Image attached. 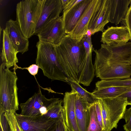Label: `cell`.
Returning <instances> with one entry per match:
<instances>
[{"mask_svg": "<svg viewBox=\"0 0 131 131\" xmlns=\"http://www.w3.org/2000/svg\"><path fill=\"white\" fill-rule=\"evenodd\" d=\"M36 46V64L42 70L44 75L52 81L67 83L68 80L59 62L55 45L39 40Z\"/></svg>", "mask_w": 131, "mask_h": 131, "instance_id": "cell-2", "label": "cell"}, {"mask_svg": "<svg viewBox=\"0 0 131 131\" xmlns=\"http://www.w3.org/2000/svg\"><path fill=\"white\" fill-rule=\"evenodd\" d=\"M56 99L46 98L42 94L39 88L38 92L35 93L26 102L20 104L21 110L20 114L28 116L44 115L48 112L49 106Z\"/></svg>", "mask_w": 131, "mask_h": 131, "instance_id": "cell-8", "label": "cell"}, {"mask_svg": "<svg viewBox=\"0 0 131 131\" xmlns=\"http://www.w3.org/2000/svg\"><path fill=\"white\" fill-rule=\"evenodd\" d=\"M82 0H70L67 4L63 9V12H65L73 7Z\"/></svg>", "mask_w": 131, "mask_h": 131, "instance_id": "cell-31", "label": "cell"}, {"mask_svg": "<svg viewBox=\"0 0 131 131\" xmlns=\"http://www.w3.org/2000/svg\"><path fill=\"white\" fill-rule=\"evenodd\" d=\"M91 0H82L62 15L65 32L70 34L74 29Z\"/></svg>", "mask_w": 131, "mask_h": 131, "instance_id": "cell-13", "label": "cell"}, {"mask_svg": "<svg viewBox=\"0 0 131 131\" xmlns=\"http://www.w3.org/2000/svg\"><path fill=\"white\" fill-rule=\"evenodd\" d=\"M93 51L95 59L122 65L131 66V42L115 46L102 44Z\"/></svg>", "mask_w": 131, "mask_h": 131, "instance_id": "cell-6", "label": "cell"}, {"mask_svg": "<svg viewBox=\"0 0 131 131\" xmlns=\"http://www.w3.org/2000/svg\"><path fill=\"white\" fill-rule=\"evenodd\" d=\"M39 68L38 66L36 64H33L26 68L30 74L35 76L37 74Z\"/></svg>", "mask_w": 131, "mask_h": 131, "instance_id": "cell-33", "label": "cell"}, {"mask_svg": "<svg viewBox=\"0 0 131 131\" xmlns=\"http://www.w3.org/2000/svg\"><path fill=\"white\" fill-rule=\"evenodd\" d=\"M62 10L61 0H44L34 35H37L49 23L59 17Z\"/></svg>", "mask_w": 131, "mask_h": 131, "instance_id": "cell-11", "label": "cell"}, {"mask_svg": "<svg viewBox=\"0 0 131 131\" xmlns=\"http://www.w3.org/2000/svg\"><path fill=\"white\" fill-rule=\"evenodd\" d=\"M44 0H25L16 5V21L24 37L28 39L35 32Z\"/></svg>", "mask_w": 131, "mask_h": 131, "instance_id": "cell-4", "label": "cell"}, {"mask_svg": "<svg viewBox=\"0 0 131 131\" xmlns=\"http://www.w3.org/2000/svg\"><path fill=\"white\" fill-rule=\"evenodd\" d=\"M131 89V87L112 86L96 89L92 93L97 99H104L118 97Z\"/></svg>", "mask_w": 131, "mask_h": 131, "instance_id": "cell-22", "label": "cell"}, {"mask_svg": "<svg viewBox=\"0 0 131 131\" xmlns=\"http://www.w3.org/2000/svg\"><path fill=\"white\" fill-rule=\"evenodd\" d=\"M70 86L72 89L75 91L79 95L88 103H94L97 99L92 93L83 88L79 84L74 81L68 80L67 83Z\"/></svg>", "mask_w": 131, "mask_h": 131, "instance_id": "cell-25", "label": "cell"}, {"mask_svg": "<svg viewBox=\"0 0 131 131\" xmlns=\"http://www.w3.org/2000/svg\"><path fill=\"white\" fill-rule=\"evenodd\" d=\"M70 0H61L62 9L65 7L67 4Z\"/></svg>", "mask_w": 131, "mask_h": 131, "instance_id": "cell-35", "label": "cell"}, {"mask_svg": "<svg viewBox=\"0 0 131 131\" xmlns=\"http://www.w3.org/2000/svg\"><path fill=\"white\" fill-rule=\"evenodd\" d=\"M128 28L130 35L131 40V2L125 19L122 22Z\"/></svg>", "mask_w": 131, "mask_h": 131, "instance_id": "cell-29", "label": "cell"}, {"mask_svg": "<svg viewBox=\"0 0 131 131\" xmlns=\"http://www.w3.org/2000/svg\"><path fill=\"white\" fill-rule=\"evenodd\" d=\"M63 122L66 131H71V130L65 124L64 121V120Z\"/></svg>", "mask_w": 131, "mask_h": 131, "instance_id": "cell-37", "label": "cell"}, {"mask_svg": "<svg viewBox=\"0 0 131 131\" xmlns=\"http://www.w3.org/2000/svg\"><path fill=\"white\" fill-rule=\"evenodd\" d=\"M90 104L77 93L75 101V112L79 131H87L90 120Z\"/></svg>", "mask_w": 131, "mask_h": 131, "instance_id": "cell-18", "label": "cell"}, {"mask_svg": "<svg viewBox=\"0 0 131 131\" xmlns=\"http://www.w3.org/2000/svg\"><path fill=\"white\" fill-rule=\"evenodd\" d=\"M120 96L126 98L128 105L131 106V89Z\"/></svg>", "mask_w": 131, "mask_h": 131, "instance_id": "cell-34", "label": "cell"}, {"mask_svg": "<svg viewBox=\"0 0 131 131\" xmlns=\"http://www.w3.org/2000/svg\"><path fill=\"white\" fill-rule=\"evenodd\" d=\"M64 119H59L53 131H66L64 123Z\"/></svg>", "mask_w": 131, "mask_h": 131, "instance_id": "cell-32", "label": "cell"}, {"mask_svg": "<svg viewBox=\"0 0 131 131\" xmlns=\"http://www.w3.org/2000/svg\"><path fill=\"white\" fill-rule=\"evenodd\" d=\"M109 21L117 25L125 19L131 0H109Z\"/></svg>", "mask_w": 131, "mask_h": 131, "instance_id": "cell-19", "label": "cell"}, {"mask_svg": "<svg viewBox=\"0 0 131 131\" xmlns=\"http://www.w3.org/2000/svg\"><path fill=\"white\" fill-rule=\"evenodd\" d=\"M17 79L15 70L11 71L2 63L0 66V112H16L18 110Z\"/></svg>", "mask_w": 131, "mask_h": 131, "instance_id": "cell-3", "label": "cell"}, {"mask_svg": "<svg viewBox=\"0 0 131 131\" xmlns=\"http://www.w3.org/2000/svg\"><path fill=\"white\" fill-rule=\"evenodd\" d=\"M94 105L96 114L98 120L101 126L104 129L102 114L97 99L94 102Z\"/></svg>", "mask_w": 131, "mask_h": 131, "instance_id": "cell-30", "label": "cell"}, {"mask_svg": "<svg viewBox=\"0 0 131 131\" xmlns=\"http://www.w3.org/2000/svg\"><path fill=\"white\" fill-rule=\"evenodd\" d=\"M90 120L87 131H104L100 124L96 114L94 103L89 108Z\"/></svg>", "mask_w": 131, "mask_h": 131, "instance_id": "cell-26", "label": "cell"}, {"mask_svg": "<svg viewBox=\"0 0 131 131\" xmlns=\"http://www.w3.org/2000/svg\"><path fill=\"white\" fill-rule=\"evenodd\" d=\"M85 35H86L89 37H91V35H92L91 31L89 29H88Z\"/></svg>", "mask_w": 131, "mask_h": 131, "instance_id": "cell-36", "label": "cell"}, {"mask_svg": "<svg viewBox=\"0 0 131 131\" xmlns=\"http://www.w3.org/2000/svg\"><path fill=\"white\" fill-rule=\"evenodd\" d=\"M109 0H102L101 4L92 16L89 22L88 29L92 35L99 31L103 32L105 26L109 21Z\"/></svg>", "mask_w": 131, "mask_h": 131, "instance_id": "cell-16", "label": "cell"}, {"mask_svg": "<svg viewBox=\"0 0 131 131\" xmlns=\"http://www.w3.org/2000/svg\"><path fill=\"white\" fill-rule=\"evenodd\" d=\"M13 111L4 113V115L8 124L11 131H24L19 125L15 113Z\"/></svg>", "mask_w": 131, "mask_h": 131, "instance_id": "cell-27", "label": "cell"}, {"mask_svg": "<svg viewBox=\"0 0 131 131\" xmlns=\"http://www.w3.org/2000/svg\"><path fill=\"white\" fill-rule=\"evenodd\" d=\"M85 50L86 62L83 78L86 81L91 82L95 75V71L92 61V53L93 48L91 37L85 35L82 39Z\"/></svg>", "mask_w": 131, "mask_h": 131, "instance_id": "cell-21", "label": "cell"}, {"mask_svg": "<svg viewBox=\"0 0 131 131\" xmlns=\"http://www.w3.org/2000/svg\"><path fill=\"white\" fill-rule=\"evenodd\" d=\"M102 114L104 131L117 128L128 105L126 98L121 96L113 98L98 99Z\"/></svg>", "mask_w": 131, "mask_h": 131, "instance_id": "cell-5", "label": "cell"}, {"mask_svg": "<svg viewBox=\"0 0 131 131\" xmlns=\"http://www.w3.org/2000/svg\"><path fill=\"white\" fill-rule=\"evenodd\" d=\"M131 40L129 30L126 26L108 27L103 32L101 42L109 46L126 43Z\"/></svg>", "mask_w": 131, "mask_h": 131, "instance_id": "cell-12", "label": "cell"}, {"mask_svg": "<svg viewBox=\"0 0 131 131\" xmlns=\"http://www.w3.org/2000/svg\"><path fill=\"white\" fill-rule=\"evenodd\" d=\"M95 75L101 80L122 79L130 78L131 66L122 65L95 59Z\"/></svg>", "mask_w": 131, "mask_h": 131, "instance_id": "cell-7", "label": "cell"}, {"mask_svg": "<svg viewBox=\"0 0 131 131\" xmlns=\"http://www.w3.org/2000/svg\"><path fill=\"white\" fill-rule=\"evenodd\" d=\"M77 92L73 89L65 93L63 100L64 121L71 131H79L77 122L75 104Z\"/></svg>", "mask_w": 131, "mask_h": 131, "instance_id": "cell-17", "label": "cell"}, {"mask_svg": "<svg viewBox=\"0 0 131 131\" xmlns=\"http://www.w3.org/2000/svg\"><path fill=\"white\" fill-rule=\"evenodd\" d=\"M102 0H91V2L69 35L78 42H80L88 29L89 22L94 12L100 5Z\"/></svg>", "mask_w": 131, "mask_h": 131, "instance_id": "cell-14", "label": "cell"}, {"mask_svg": "<svg viewBox=\"0 0 131 131\" xmlns=\"http://www.w3.org/2000/svg\"><path fill=\"white\" fill-rule=\"evenodd\" d=\"M95 86L96 89L112 86L131 87V78L122 79L101 80L96 83Z\"/></svg>", "mask_w": 131, "mask_h": 131, "instance_id": "cell-24", "label": "cell"}, {"mask_svg": "<svg viewBox=\"0 0 131 131\" xmlns=\"http://www.w3.org/2000/svg\"><path fill=\"white\" fill-rule=\"evenodd\" d=\"M12 43L16 50L23 54L28 50L29 41L24 36L16 20L9 19L5 28Z\"/></svg>", "mask_w": 131, "mask_h": 131, "instance_id": "cell-15", "label": "cell"}, {"mask_svg": "<svg viewBox=\"0 0 131 131\" xmlns=\"http://www.w3.org/2000/svg\"><path fill=\"white\" fill-rule=\"evenodd\" d=\"M18 52L12 43L6 29L3 30L2 48L1 54L2 63H4L8 69L16 66L18 62L17 54Z\"/></svg>", "mask_w": 131, "mask_h": 131, "instance_id": "cell-20", "label": "cell"}, {"mask_svg": "<svg viewBox=\"0 0 131 131\" xmlns=\"http://www.w3.org/2000/svg\"><path fill=\"white\" fill-rule=\"evenodd\" d=\"M62 102L61 99L56 98L49 106L47 113L43 116L50 119H64V110L62 104Z\"/></svg>", "mask_w": 131, "mask_h": 131, "instance_id": "cell-23", "label": "cell"}, {"mask_svg": "<svg viewBox=\"0 0 131 131\" xmlns=\"http://www.w3.org/2000/svg\"><path fill=\"white\" fill-rule=\"evenodd\" d=\"M55 47L59 62L68 80L81 84L86 62L82 40L78 42L66 35Z\"/></svg>", "mask_w": 131, "mask_h": 131, "instance_id": "cell-1", "label": "cell"}, {"mask_svg": "<svg viewBox=\"0 0 131 131\" xmlns=\"http://www.w3.org/2000/svg\"><path fill=\"white\" fill-rule=\"evenodd\" d=\"M123 118L125 119L126 122L123 126L124 130L131 131V106L129 108L126 109Z\"/></svg>", "mask_w": 131, "mask_h": 131, "instance_id": "cell-28", "label": "cell"}, {"mask_svg": "<svg viewBox=\"0 0 131 131\" xmlns=\"http://www.w3.org/2000/svg\"><path fill=\"white\" fill-rule=\"evenodd\" d=\"M39 40L56 45L66 35L62 16L50 22L37 35Z\"/></svg>", "mask_w": 131, "mask_h": 131, "instance_id": "cell-10", "label": "cell"}, {"mask_svg": "<svg viewBox=\"0 0 131 131\" xmlns=\"http://www.w3.org/2000/svg\"><path fill=\"white\" fill-rule=\"evenodd\" d=\"M15 114L24 131H53L60 119H49L43 116H28L16 113Z\"/></svg>", "mask_w": 131, "mask_h": 131, "instance_id": "cell-9", "label": "cell"}]
</instances>
